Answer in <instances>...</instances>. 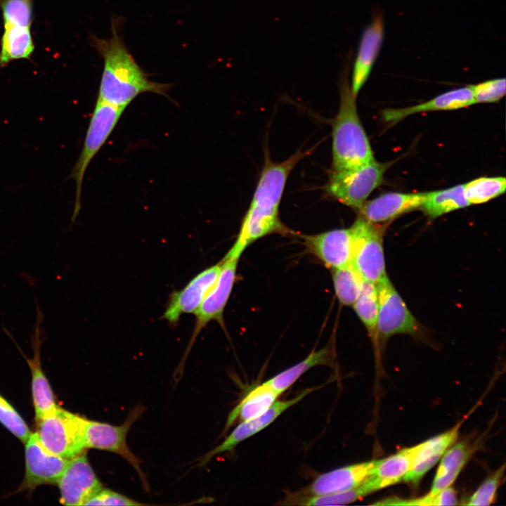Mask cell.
<instances>
[{"label": "cell", "mask_w": 506, "mask_h": 506, "mask_svg": "<svg viewBox=\"0 0 506 506\" xmlns=\"http://www.w3.org/2000/svg\"><path fill=\"white\" fill-rule=\"evenodd\" d=\"M464 193V185L444 190L427 192L420 209L430 218L435 219L450 212L469 206Z\"/></svg>", "instance_id": "27"}, {"label": "cell", "mask_w": 506, "mask_h": 506, "mask_svg": "<svg viewBox=\"0 0 506 506\" xmlns=\"http://www.w3.org/2000/svg\"><path fill=\"white\" fill-rule=\"evenodd\" d=\"M33 0H0L4 23L30 27L33 19Z\"/></svg>", "instance_id": "31"}, {"label": "cell", "mask_w": 506, "mask_h": 506, "mask_svg": "<svg viewBox=\"0 0 506 506\" xmlns=\"http://www.w3.org/2000/svg\"><path fill=\"white\" fill-rule=\"evenodd\" d=\"M125 108L117 107L96 100L80 155L74 165L68 179L76 184L74 209L71 218L73 223L81 209V194L86 169L93 157L105 143Z\"/></svg>", "instance_id": "4"}, {"label": "cell", "mask_w": 506, "mask_h": 506, "mask_svg": "<svg viewBox=\"0 0 506 506\" xmlns=\"http://www.w3.org/2000/svg\"><path fill=\"white\" fill-rule=\"evenodd\" d=\"M472 448L465 442L450 446L441 458L430 491L435 494L451 486L472 455Z\"/></svg>", "instance_id": "24"}, {"label": "cell", "mask_w": 506, "mask_h": 506, "mask_svg": "<svg viewBox=\"0 0 506 506\" xmlns=\"http://www.w3.org/2000/svg\"><path fill=\"white\" fill-rule=\"evenodd\" d=\"M239 259L227 253L221 261V269L214 286L194 313L195 324L186 351L176 371L179 375L183 370L185 360L202 330L213 320L217 321L221 326L224 325L223 311L235 281Z\"/></svg>", "instance_id": "8"}, {"label": "cell", "mask_w": 506, "mask_h": 506, "mask_svg": "<svg viewBox=\"0 0 506 506\" xmlns=\"http://www.w3.org/2000/svg\"><path fill=\"white\" fill-rule=\"evenodd\" d=\"M279 396L266 381L255 387L230 413L225 429L229 428L237 419L244 421L262 415L277 401Z\"/></svg>", "instance_id": "23"}, {"label": "cell", "mask_w": 506, "mask_h": 506, "mask_svg": "<svg viewBox=\"0 0 506 506\" xmlns=\"http://www.w3.org/2000/svg\"><path fill=\"white\" fill-rule=\"evenodd\" d=\"M417 450L415 445L377 460L370 475L361 484L367 495L403 481L413 467Z\"/></svg>", "instance_id": "20"}, {"label": "cell", "mask_w": 506, "mask_h": 506, "mask_svg": "<svg viewBox=\"0 0 506 506\" xmlns=\"http://www.w3.org/2000/svg\"><path fill=\"white\" fill-rule=\"evenodd\" d=\"M220 269L221 261L199 273L181 290L173 292L162 318L176 325L181 315L195 313L214 286Z\"/></svg>", "instance_id": "13"}, {"label": "cell", "mask_w": 506, "mask_h": 506, "mask_svg": "<svg viewBox=\"0 0 506 506\" xmlns=\"http://www.w3.org/2000/svg\"><path fill=\"white\" fill-rule=\"evenodd\" d=\"M143 411L141 406L131 411L120 425L89 420L84 426L85 448H96L118 454L134 467L141 478L143 484L148 488L146 478L141 469L140 460L130 450L126 443V435L132 424Z\"/></svg>", "instance_id": "9"}, {"label": "cell", "mask_w": 506, "mask_h": 506, "mask_svg": "<svg viewBox=\"0 0 506 506\" xmlns=\"http://www.w3.org/2000/svg\"><path fill=\"white\" fill-rule=\"evenodd\" d=\"M384 36V18L376 13L362 32L354 60L351 90L356 97L371 73Z\"/></svg>", "instance_id": "17"}, {"label": "cell", "mask_w": 506, "mask_h": 506, "mask_svg": "<svg viewBox=\"0 0 506 506\" xmlns=\"http://www.w3.org/2000/svg\"><path fill=\"white\" fill-rule=\"evenodd\" d=\"M352 306L366 327L373 342H377L378 297L376 284L363 281L360 294Z\"/></svg>", "instance_id": "28"}, {"label": "cell", "mask_w": 506, "mask_h": 506, "mask_svg": "<svg viewBox=\"0 0 506 506\" xmlns=\"http://www.w3.org/2000/svg\"><path fill=\"white\" fill-rule=\"evenodd\" d=\"M388 167L389 164L373 159L357 167L331 170L325 192L339 202L358 210L382 183Z\"/></svg>", "instance_id": "5"}, {"label": "cell", "mask_w": 506, "mask_h": 506, "mask_svg": "<svg viewBox=\"0 0 506 506\" xmlns=\"http://www.w3.org/2000/svg\"><path fill=\"white\" fill-rule=\"evenodd\" d=\"M309 252L332 269L351 264L352 232L351 227L338 228L316 235H303Z\"/></svg>", "instance_id": "15"}, {"label": "cell", "mask_w": 506, "mask_h": 506, "mask_svg": "<svg viewBox=\"0 0 506 506\" xmlns=\"http://www.w3.org/2000/svg\"><path fill=\"white\" fill-rule=\"evenodd\" d=\"M309 152L299 150L280 162H273L268 153L266 154L264 164L244 221L275 233L287 232L288 228L278 216L279 205L290 174Z\"/></svg>", "instance_id": "2"}, {"label": "cell", "mask_w": 506, "mask_h": 506, "mask_svg": "<svg viewBox=\"0 0 506 506\" xmlns=\"http://www.w3.org/2000/svg\"><path fill=\"white\" fill-rule=\"evenodd\" d=\"M4 31L1 39L0 67L6 66L11 61L29 59L34 45L30 27L4 23Z\"/></svg>", "instance_id": "25"}, {"label": "cell", "mask_w": 506, "mask_h": 506, "mask_svg": "<svg viewBox=\"0 0 506 506\" xmlns=\"http://www.w3.org/2000/svg\"><path fill=\"white\" fill-rule=\"evenodd\" d=\"M332 356V349L328 346L314 350L298 363L280 372L266 382L280 395L309 370L318 365H330Z\"/></svg>", "instance_id": "26"}, {"label": "cell", "mask_w": 506, "mask_h": 506, "mask_svg": "<svg viewBox=\"0 0 506 506\" xmlns=\"http://www.w3.org/2000/svg\"><path fill=\"white\" fill-rule=\"evenodd\" d=\"M378 297V339H387L393 335H417L421 325L409 311L387 275L376 283Z\"/></svg>", "instance_id": "10"}, {"label": "cell", "mask_w": 506, "mask_h": 506, "mask_svg": "<svg viewBox=\"0 0 506 506\" xmlns=\"http://www.w3.org/2000/svg\"><path fill=\"white\" fill-rule=\"evenodd\" d=\"M505 472V465L491 474L465 503L467 505H489L495 500L498 488Z\"/></svg>", "instance_id": "33"}, {"label": "cell", "mask_w": 506, "mask_h": 506, "mask_svg": "<svg viewBox=\"0 0 506 506\" xmlns=\"http://www.w3.org/2000/svg\"><path fill=\"white\" fill-rule=\"evenodd\" d=\"M25 443V474L21 489L32 490L44 484H57L69 460L48 450L37 432L31 433Z\"/></svg>", "instance_id": "11"}, {"label": "cell", "mask_w": 506, "mask_h": 506, "mask_svg": "<svg viewBox=\"0 0 506 506\" xmlns=\"http://www.w3.org/2000/svg\"><path fill=\"white\" fill-rule=\"evenodd\" d=\"M335 294L344 306H353L362 289L363 280L351 264L332 269Z\"/></svg>", "instance_id": "29"}, {"label": "cell", "mask_w": 506, "mask_h": 506, "mask_svg": "<svg viewBox=\"0 0 506 506\" xmlns=\"http://www.w3.org/2000/svg\"><path fill=\"white\" fill-rule=\"evenodd\" d=\"M120 18L113 17L111 36L100 39L91 35L90 42L103 60L97 100L126 108L136 97L153 93L168 97L171 85L150 80L137 63L119 33Z\"/></svg>", "instance_id": "1"}, {"label": "cell", "mask_w": 506, "mask_h": 506, "mask_svg": "<svg viewBox=\"0 0 506 506\" xmlns=\"http://www.w3.org/2000/svg\"><path fill=\"white\" fill-rule=\"evenodd\" d=\"M0 422L25 443L31 432L18 411L0 394Z\"/></svg>", "instance_id": "32"}, {"label": "cell", "mask_w": 506, "mask_h": 506, "mask_svg": "<svg viewBox=\"0 0 506 506\" xmlns=\"http://www.w3.org/2000/svg\"><path fill=\"white\" fill-rule=\"evenodd\" d=\"M352 256L351 264L364 281L378 283L387 276L380 224L372 223L361 216L351 226Z\"/></svg>", "instance_id": "7"}, {"label": "cell", "mask_w": 506, "mask_h": 506, "mask_svg": "<svg viewBox=\"0 0 506 506\" xmlns=\"http://www.w3.org/2000/svg\"><path fill=\"white\" fill-rule=\"evenodd\" d=\"M376 461L356 463L323 473L316 477L301 493H304L306 495H322L354 488L370 475Z\"/></svg>", "instance_id": "19"}, {"label": "cell", "mask_w": 506, "mask_h": 506, "mask_svg": "<svg viewBox=\"0 0 506 506\" xmlns=\"http://www.w3.org/2000/svg\"><path fill=\"white\" fill-rule=\"evenodd\" d=\"M469 86L472 90L474 104L498 102L506 92L505 78L492 79Z\"/></svg>", "instance_id": "34"}, {"label": "cell", "mask_w": 506, "mask_h": 506, "mask_svg": "<svg viewBox=\"0 0 506 506\" xmlns=\"http://www.w3.org/2000/svg\"><path fill=\"white\" fill-rule=\"evenodd\" d=\"M461 424L459 422L450 429L419 443L413 467L403 481L413 485L417 484L455 442Z\"/></svg>", "instance_id": "22"}, {"label": "cell", "mask_w": 506, "mask_h": 506, "mask_svg": "<svg viewBox=\"0 0 506 506\" xmlns=\"http://www.w3.org/2000/svg\"><path fill=\"white\" fill-rule=\"evenodd\" d=\"M356 98L343 77L339 108L332 124V170L357 167L375 159L358 115Z\"/></svg>", "instance_id": "3"}, {"label": "cell", "mask_w": 506, "mask_h": 506, "mask_svg": "<svg viewBox=\"0 0 506 506\" xmlns=\"http://www.w3.org/2000/svg\"><path fill=\"white\" fill-rule=\"evenodd\" d=\"M427 197V192L387 193L365 202L358 211L360 216L368 221L376 224L384 223L403 214L420 209Z\"/></svg>", "instance_id": "18"}, {"label": "cell", "mask_w": 506, "mask_h": 506, "mask_svg": "<svg viewBox=\"0 0 506 506\" xmlns=\"http://www.w3.org/2000/svg\"><path fill=\"white\" fill-rule=\"evenodd\" d=\"M313 390L314 389H306L292 398L284 401L277 400L262 415L241 421L223 442L205 455L198 466L207 464L218 454L232 450L240 443L260 432L273 423L285 410L299 402Z\"/></svg>", "instance_id": "14"}, {"label": "cell", "mask_w": 506, "mask_h": 506, "mask_svg": "<svg viewBox=\"0 0 506 506\" xmlns=\"http://www.w3.org/2000/svg\"><path fill=\"white\" fill-rule=\"evenodd\" d=\"M463 185L465 196L469 205H477L504 193L506 179L503 176L480 177Z\"/></svg>", "instance_id": "30"}, {"label": "cell", "mask_w": 506, "mask_h": 506, "mask_svg": "<svg viewBox=\"0 0 506 506\" xmlns=\"http://www.w3.org/2000/svg\"><path fill=\"white\" fill-rule=\"evenodd\" d=\"M86 419L60 407L37 422V436L50 452L70 460L82 453Z\"/></svg>", "instance_id": "6"}, {"label": "cell", "mask_w": 506, "mask_h": 506, "mask_svg": "<svg viewBox=\"0 0 506 506\" xmlns=\"http://www.w3.org/2000/svg\"><path fill=\"white\" fill-rule=\"evenodd\" d=\"M143 503L137 502L124 495L110 489L102 488L89 498L84 505H142Z\"/></svg>", "instance_id": "35"}, {"label": "cell", "mask_w": 506, "mask_h": 506, "mask_svg": "<svg viewBox=\"0 0 506 506\" xmlns=\"http://www.w3.org/2000/svg\"><path fill=\"white\" fill-rule=\"evenodd\" d=\"M35 302L37 306V320L32 336V358H26L23 353L19 350L26 358L31 370L32 400L35 411V419L38 422L55 410L58 406L55 401L53 392L41 365L40 347L42 343L43 334L41 324L44 320V313L36 299Z\"/></svg>", "instance_id": "16"}, {"label": "cell", "mask_w": 506, "mask_h": 506, "mask_svg": "<svg viewBox=\"0 0 506 506\" xmlns=\"http://www.w3.org/2000/svg\"><path fill=\"white\" fill-rule=\"evenodd\" d=\"M474 104L469 85L448 91L426 102L406 108H387L383 110V119L391 124H396L408 116L429 111L451 110Z\"/></svg>", "instance_id": "21"}, {"label": "cell", "mask_w": 506, "mask_h": 506, "mask_svg": "<svg viewBox=\"0 0 506 506\" xmlns=\"http://www.w3.org/2000/svg\"><path fill=\"white\" fill-rule=\"evenodd\" d=\"M57 484L60 502L65 505H84L103 488L84 452L69 460Z\"/></svg>", "instance_id": "12"}]
</instances>
